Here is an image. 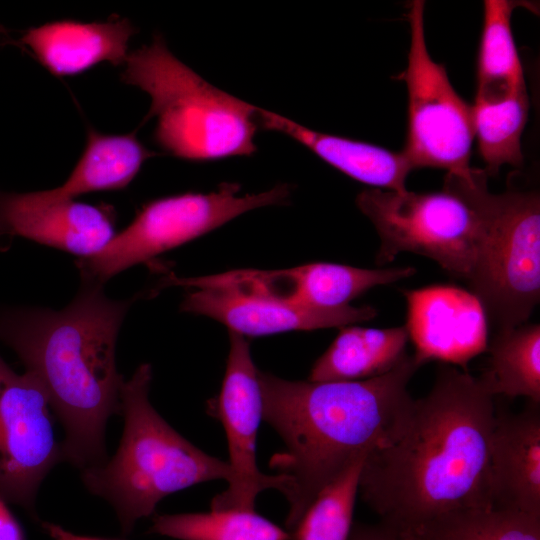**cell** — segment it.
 Listing matches in <instances>:
<instances>
[{
	"label": "cell",
	"mask_w": 540,
	"mask_h": 540,
	"mask_svg": "<svg viewBox=\"0 0 540 540\" xmlns=\"http://www.w3.org/2000/svg\"><path fill=\"white\" fill-rule=\"evenodd\" d=\"M494 397L478 377L442 363L414 399L398 436L370 451L358 493L392 540H417L449 512L492 507L489 493Z\"/></svg>",
	"instance_id": "6da1fadb"
},
{
	"label": "cell",
	"mask_w": 540,
	"mask_h": 540,
	"mask_svg": "<svg viewBox=\"0 0 540 540\" xmlns=\"http://www.w3.org/2000/svg\"><path fill=\"white\" fill-rule=\"evenodd\" d=\"M420 367L408 354L388 373L357 381H291L259 371L262 419L285 445L269 466L283 477L288 529L350 465L398 436L414 401L408 385Z\"/></svg>",
	"instance_id": "7a4b0ae2"
},
{
	"label": "cell",
	"mask_w": 540,
	"mask_h": 540,
	"mask_svg": "<svg viewBox=\"0 0 540 540\" xmlns=\"http://www.w3.org/2000/svg\"><path fill=\"white\" fill-rule=\"evenodd\" d=\"M130 304L109 299L101 285L83 283L62 310L0 311V341L42 386L65 431L62 461L81 470L107 461L105 426L120 414L123 383L116 339Z\"/></svg>",
	"instance_id": "3957f363"
},
{
	"label": "cell",
	"mask_w": 540,
	"mask_h": 540,
	"mask_svg": "<svg viewBox=\"0 0 540 540\" xmlns=\"http://www.w3.org/2000/svg\"><path fill=\"white\" fill-rule=\"evenodd\" d=\"M151 379V365L145 363L123 381L119 448L104 464L82 470L87 489L113 505L125 533L138 519L152 514L164 497L202 482H228L231 476L227 461L193 445L153 408Z\"/></svg>",
	"instance_id": "277c9868"
},
{
	"label": "cell",
	"mask_w": 540,
	"mask_h": 540,
	"mask_svg": "<svg viewBox=\"0 0 540 540\" xmlns=\"http://www.w3.org/2000/svg\"><path fill=\"white\" fill-rule=\"evenodd\" d=\"M124 83L151 97L154 142L188 161L251 156L257 150L258 108L205 81L168 49L161 35L128 54Z\"/></svg>",
	"instance_id": "5b68a950"
},
{
	"label": "cell",
	"mask_w": 540,
	"mask_h": 540,
	"mask_svg": "<svg viewBox=\"0 0 540 540\" xmlns=\"http://www.w3.org/2000/svg\"><path fill=\"white\" fill-rule=\"evenodd\" d=\"M483 169L470 179L448 174L443 190L478 215L484 247L470 291L497 331L527 323L540 297V197L535 190L508 188L493 194Z\"/></svg>",
	"instance_id": "8992f818"
},
{
	"label": "cell",
	"mask_w": 540,
	"mask_h": 540,
	"mask_svg": "<svg viewBox=\"0 0 540 540\" xmlns=\"http://www.w3.org/2000/svg\"><path fill=\"white\" fill-rule=\"evenodd\" d=\"M356 205L379 236L378 266L409 252L435 261L468 284L473 281L484 229L477 213L455 194L369 188L358 194Z\"/></svg>",
	"instance_id": "52a82bcc"
},
{
	"label": "cell",
	"mask_w": 540,
	"mask_h": 540,
	"mask_svg": "<svg viewBox=\"0 0 540 540\" xmlns=\"http://www.w3.org/2000/svg\"><path fill=\"white\" fill-rule=\"evenodd\" d=\"M240 185L223 183L209 193H183L152 200L98 253L77 261L83 283L103 285L119 272L219 228L250 210L284 205L290 187L279 184L240 195Z\"/></svg>",
	"instance_id": "ba28073f"
},
{
	"label": "cell",
	"mask_w": 540,
	"mask_h": 540,
	"mask_svg": "<svg viewBox=\"0 0 540 540\" xmlns=\"http://www.w3.org/2000/svg\"><path fill=\"white\" fill-rule=\"evenodd\" d=\"M425 2L410 3V48L406 69L399 79L408 92V127L402 152L415 168H441L469 179L474 140L472 106L454 90L442 64L427 49L424 29Z\"/></svg>",
	"instance_id": "9c48e42d"
},
{
	"label": "cell",
	"mask_w": 540,
	"mask_h": 540,
	"mask_svg": "<svg viewBox=\"0 0 540 540\" xmlns=\"http://www.w3.org/2000/svg\"><path fill=\"white\" fill-rule=\"evenodd\" d=\"M51 410L39 382L0 357V499L31 514L41 482L62 461Z\"/></svg>",
	"instance_id": "30bf717a"
},
{
	"label": "cell",
	"mask_w": 540,
	"mask_h": 540,
	"mask_svg": "<svg viewBox=\"0 0 540 540\" xmlns=\"http://www.w3.org/2000/svg\"><path fill=\"white\" fill-rule=\"evenodd\" d=\"M229 353L218 396L208 403L226 433L231 476L227 488L215 495L211 510H255L258 494L266 489L283 490L279 474L262 473L256 461V440L262 419L259 370L244 336L229 331Z\"/></svg>",
	"instance_id": "8fae6325"
},
{
	"label": "cell",
	"mask_w": 540,
	"mask_h": 540,
	"mask_svg": "<svg viewBox=\"0 0 540 540\" xmlns=\"http://www.w3.org/2000/svg\"><path fill=\"white\" fill-rule=\"evenodd\" d=\"M407 304L405 327L422 366L438 360L460 366L486 352L489 323L479 299L453 285L402 291Z\"/></svg>",
	"instance_id": "7c38bea8"
},
{
	"label": "cell",
	"mask_w": 540,
	"mask_h": 540,
	"mask_svg": "<svg viewBox=\"0 0 540 540\" xmlns=\"http://www.w3.org/2000/svg\"><path fill=\"white\" fill-rule=\"evenodd\" d=\"M181 310L215 319L242 336H265L293 330L345 327L376 317L369 305L320 309L235 286L194 288Z\"/></svg>",
	"instance_id": "4fadbf2b"
},
{
	"label": "cell",
	"mask_w": 540,
	"mask_h": 540,
	"mask_svg": "<svg viewBox=\"0 0 540 540\" xmlns=\"http://www.w3.org/2000/svg\"><path fill=\"white\" fill-rule=\"evenodd\" d=\"M115 220L108 204L54 198L46 190H0V239L20 236L83 258L98 253L113 238Z\"/></svg>",
	"instance_id": "5bb4252c"
},
{
	"label": "cell",
	"mask_w": 540,
	"mask_h": 540,
	"mask_svg": "<svg viewBox=\"0 0 540 540\" xmlns=\"http://www.w3.org/2000/svg\"><path fill=\"white\" fill-rule=\"evenodd\" d=\"M489 493L494 508L540 517V404L497 413L491 437Z\"/></svg>",
	"instance_id": "9a60e30c"
},
{
	"label": "cell",
	"mask_w": 540,
	"mask_h": 540,
	"mask_svg": "<svg viewBox=\"0 0 540 540\" xmlns=\"http://www.w3.org/2000/svg\"><path fill=\"white\" fill-rule=\"evenodd\" d=\"M416 273L414 267L366 269L317 262L295 268L252 270L250 280L259 292L320 309H335L369 289L393 284Z\"/></svg>",
	"instance_id": "2e32d148"
},
{
	"label": "cell",
	"mask_w": 540,
	"mask_h": 540,
	"mask_svg": "<svg viewBox=\"0 0 540 540\" xmlns=\"http://www.w3.org/2000/svg\"><path fill=\"white\" fill-rule=\"evenodd\" d=\"M132 23L114 16L105 22L61 20L28 30L22 42L56 76L82 73L101 62L125 63Z\"/></svg>",
	"instance_id": "e0dca14e"
},
{
	"label": "cell",
	"mask_w": 540,
	"mask_h": 540,
	"mask_svg": "<svg viewBox=\"0 0 540 540\" xmlns=\"http://www.w3.org/2000/svg\"><path fill=\"white\" fill-rule=\"evenodd\" d=\"M257 122L263 130L279 132L299 142L356 181L372 188L407 190L406 179L414 167L402 151L317 132L266 110H258Z\"/></svg>",
	"instance_id": "ac0fdd59"
},
{
	"label": "cell",
	"mask_w": 540,
	"mask_h": 540,
	"mask_svg": "<svg viewBox=\"0 0 540 540\" xmlns=\"http://www.w3.org/2000/svg\"><path fill=\"white\" fill-rule=\"evenodd\" d=\"M408 341L405 325L383 329L355 324L342 327L313 364L308 380L357 381L381 376L408 356Z\"/></svg>",
	"instance_id": "d6986e66"
},
{
	"label": "cell",
	"mask_w": 540,
	"mask_h": 540,
	"mask_svg": "<svg viewBox=\"0 0 540 540\" xmlns=\"http://www.w3.org/2000/svg\"><path fill=\"white\" fill-rule=\"evenodd\" d=\"M154 155L135 133L107 135L90 128L86 146L69 177L46 192L54 198L73 199L83 193L123 189Z\"/></svg>",
	"instance_id": "ffe728a7"
},
{
	"label": "cell",
	"mask_w": 540,
	"mask_h": 540,
	"mask_svg": "<svg viewBox=\"0 0 540 540\" xmlns=\"http://www.w3.org/2000/svg\"><path fill=\"white\" fill-rule=\"evenodd\" d=\"M520 2L486 0L479 47L475 103L496 104L526 87L511 30V16Z\"/></svg>",
	"instance_id": "44dd1931"
},
{
	"label": "cell",
	"mask_w": 540,
	"mask_h": 540,
	"mask_svg": "<svg viewBox=\"0 0 540 540\" xmlns=\"http://www.w3.org/2000/svg\"><path fill=\"white\" fill-rule=\"evenodd\" d=\"M487 369L478 377L490 395L524 397L540 404V326L499 330L489 340Z\"/></svg>",
	"instance_id": "7402d4cb"
},
{
	"label": "cell",
	"mask_w": 540,
	"mask_h": 540,
	"mask_svg": "<svg viewBox=\"0 0 540 540\" xmlns=\"http://www.w3.org/2000/svg\"><path fill=\"white\" fill-rule=\"evenodd\" d=\"M529 97L526 87L496 104L474 103V137L487 176L496 175L504 165L521 167V137L527 122Z\"/></svg>",
	"instance_id": "603a6c76"
},
{
	"label": "cell",
	"mask_w": 540,
	"mask_h": 540,
	"mask_svg": "<svg viewBox=\"0 0 540 540\" xmlns=\"http://www.w3.org/2000/svg\"><path fill=\"white\" fill-rule=\"evenodd\" d=\"M150 532L179 540H293L255 510L156 515Z\"/></svg>",
	"instance_id": "cb8c5ba5"
},
{
	"label": "cell",
	"mask_w": 540,
	"mask_h": 540,
	"mask_svg": "<svg viewBox=\"0 0 540 540\" xmlns=\"http://www.w3.org/2000/svg\"><path fill=\"white\" fill-rule=\"evenodd\" d=\"M417 540H540V517L494 507L461 509L431 521Z\"/></svg>",
	"instance_id": "d4e9b609"
},
{
	"label": "cell",
	"mask_w": 540,
	"mask_h": 540,
	"mask_svg": "<svg viewBox=\"0 0 540 540\" xmlns=\"http://www.w3.org/2000/svg\"><path fill=\"white\" fill-rule=\"evenodd\" d=\"M365 457L318 493L292 531L293 540H349Z\"/></svg>",
	"instance_id": "484cf974"
},
{
	"label": "cell",
	"mask_w": 540,
	"mask_h": 540,
	"mask_svg": "<svg viewBox=\"0 0 540 540\" xmlns=\"http://www.w3.org/2000/svg\"><path fill=\"white\" fill-rule=\"evenodd\" d=\"M5 503L0 499V540H24L19 523Z\"/></svg>",
	"instance_id": "4316f807"
},
{
	"label": "cell",
	"mask_w": 540,
	"mask_h": 540,
	"mask_svg": "<svg viewBox=\"0 0 540 540\" xmlns=\"http://www.w3.org/2000/svg\"><path fill=\"white\" fill-rule=\"evenodd\" d=\"M349 540H392L378 525L354 524Z\"/></svg>",
	"instance_id": "83f0119b"
},
{
	"label": "cell",
	"mask_w": 540,
	"mask_h": 540,
	"mask_svg": "<svg viewBox=\"0 0 540 540\" xmlns=\"http://www.w3.org/2000/svg\"><path fill=\"white\" fill-rule=\"evenodd\" d=\"M42 526L54 540H106L77 535L54 523L43 522Z\"/></svg>",
	"instance_id": "f1b7e54d"
}]
</instances>
